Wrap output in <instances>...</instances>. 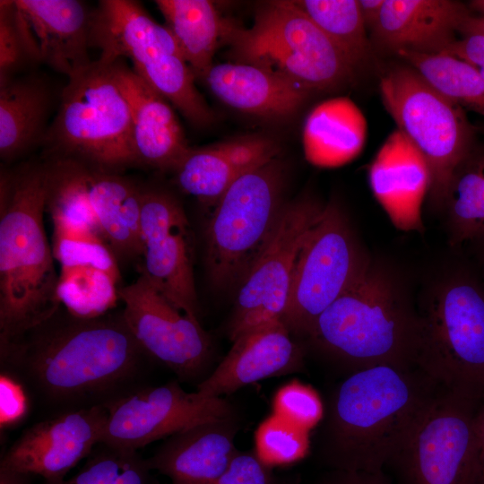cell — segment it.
<instances>
[{"mask_svg":"<svg viewBox=\"0 0 484 484\" xmlns=\"http://www.w3.org/2000/svg\"><path fill=\"white\" fill-rule=\"evenodd\" d=\"M0 353L49 402L84 407L138 387L150 358L122 310L82 317L63 306Z\"/></svg>","mask_w":484,"mask_h":484,"instance_id":"cell-1","label":"cell"},{"mask_svg":"<svg viewBox=\"0 0 484 484\" xmlns=\"http://www.w3.org/2000/svg\"><path fill=\"white\" fill-rule=\"evenodd\" d=\"M444 387L418 364H378L350 372L324 413L322 461L330 470L384 471Z\"/></svg>","mask_w":484,"mask_h":484,"instance_id":"cell-2","label":"cell"},{"mask_svg":"<svg viewBox=\"0 0 484 484\" xmlns=\"http://www.w3.org/2000/svg\"><path fill=\"white\" fill-rule=\"evenodd\" d=\"M45 212L44 161L1 169L0 349L62 306L59 275L44 229Z\"/></svg>","mask_w":484,"mask_h":484,"instance_id":"cell-3","label":"cell"},{"mask_svg":"<svg viewBox=\"0 0 484 484\" xmlns=\"http://www.w3.org/2000/svg\"><path fill=\"white\" fill-rule=\"evenodd\" d=\"M306 337L350 372L378 364H417L418 311L393 275L372 262Z\"/></svg>","mask_w":484,"mask_h":484,"instance_id":"cell-4","label":"cell"},{"mask_svg":"<svg viewBox=\"0 0 484 484\" xmlns=\"http://www.w3.org/2000/svg\"><path fill=\"white\" fill-rule=\"evenodd\" d=\"M222 40L236 63L252 65L309 91L351 82L356 70L294 1H271L245 28L226 19Z\"/></svg>","mask_w":484,"mask_h":484,"instance_id":"cell-5","label":"cell"},{"mask_svg":"<svg viewBox=\"0 0 484 484\" xmlns=\"http://www.w3.org/2000/svg\"><path fill=\"white\" fill-rule=\"evenodd\" d=\"M112 63L98 58L68 78L41 145L44 159L118 172L136 165L130 108Z\"/></svg>","mask_w":484,"mask_h":484,"instance_id":"cell-6","label":"cell"},{"mask_svg":"<svg viewBox=\"0 0 484 484\" xmlns=\"http://www.w3.org/2000/svg\"><path fill=\"white\" fill-rule=\"evenodd\" d=\"M91 47L99 59L112 63L128 58L133 70L174 106L192 125H210L214 115L176 39L140 2L101 0L92 11Z\"/></svg>","mask_w":484,"mask_h":484,"instance_id":"cell-7","label":"cell"},{"mask_svg":"<svg viewBox=\"0 0 484 484\" xmlns=\"http://www.w3.org/2000/svg\"><path fill=\"white\" fill-rule=\"evenodd\" d=\"M417 364L441 385L484 394V287L466 273L440 281L418 311Z\"/></svg>","mask_w":484,"mask_h":484,"instance_id":"cell-8","label":"cell"},{"mask_svg":"<svg viewBox=\"0 0 484 484\" xmlns=\"http://www.w3.org/2000/svg\"><path fill=\"white\" fill-rule=\"evenodd\" d=\"M285 170L276 158L238 178L213 204L205 264L217 289L238 285L272 237L286 203Z\"/></svg>","mask_w":484,"mask_h":484,"instance_id":"cell-9","label":"cell"},{"mask_svg":"<svg viewBox=\"0 0 484 484\" xmlns=\"http://www.w3.org/2000/svg\"><path fill=\"white\" fill-rule=\"evenodd\" d=\"M381 99L430 172V204L442 212L452 173L476 142L464 108L428 84L411 66L397 65L380 79Z\"/></svg>","mask_w":484,"mask_h":484,"instance_id":"cell-10","label":"cell"},{"mask_svg":"<svg viewBox=\"0 0 484 484\" xmlns=\"http://www.w3.org/2000/svg\"><path fill=\"white\" fill-rule=\"evenodd\" d=\"M480 399L444 387L388 465L401 484H484L475 416Z\"/></svg>","mask_w":484,"mask_h":484,"instance_id":"cell-11","label":"cell"},{"mask_svg":"<svg viewBox=\"0 0 484 484\" xmlns=\"http://www.w3.org/2000/svg\"><path fill=\"white\" fill-rule=\"evenodd\" d=\"M341 207L324 205L300 248L282 317L290 333L306 336L316 318L368 268Z\"/></svg>","mask_w":484,"mask_h":484,"instance_id":"cell-12","label":"cell"},{"mask_svg":"<svg viewBox=\"0 0 484 484\" xmlns=\"http://www.w3.org/2000/svg\"><path fill=\"white\" fill-rule=\"evenodd\" d=\"M323 206L311 198L285 204L272 237L238 284L229 326L231 341L282 321L300 248Z\"/></svg>","mask_w":484,"mask_h":484,"instance_id":"cell-13","label":"cell"},{"mask_svg":"<svg viewBox=\"0 0 484 484\" xmlns=\"http://www.w3.org/2000/svg\"><path fill=\"white\" fill-rule=\"evenodd\" d=\"M105 406L108 415L100 444L134 452L194 426L234 416L225 399L188 393L177 381L135 387Z\"/></svg>","mask_w":484,"mask_h":484,"instance_id":"cell-14","label":"cell"},{"mask_svg":"<svg viewBox=\"0 0 484 484\" xmlns=\"http://www.w3.org/2000/svg\"><path fill=\"white\" fill-rule=\"evenodd\" d=\"M125 320L144 352L186 381L199 378L212 356V342L200 322L171 304L140 271L118 289Z\"/></svg>","mask_w":484,"mask_h":484,"instance_id":"cell-15","label":"cell"},{"mask_svg":"<svg viewBox=\"0 0 484 484\" xmlns=\"http://www.w3.org/2000/svg\"><path fill=\"white\" fill-rule=\"evenodd\" d=\"M143 264L140 271L177 309L199 322L190 224L169 191L142 186Z\"/></svg>","mask_w":484,"mask_h":484,"instance_id":"cell-16","label":"cell"},{"mask_svg":"<svg viewBox=\"0 0 484 484\" xmlns=\"http://www.w3.org/2000/svg\"><path fill=\"white\" fill-rule=\"evenodd\" d=\"M105 404L70 409L26 429L8 448L0 467L56 483L100 444Z\"/></svg>","mask_w":484,"mask_h":484,"instance_id":"cell-17","label":"cell"},{"mask_svg":"<svg viewBox=\"0 0 484 484\" xmlns=\"http://www.w3.org/2000/svg\"><path fill=\"white\" fill-rule=\"evenodd\" d=\"M112 69L130 108L136 165L173 172L190 147L171 104L125 59L114 61Z\"/></svg>","mask_w":484,"mask_h":484,"instance_id":"cell-18","label":"cell"},{"mask_svg":"<svg viewBox=\"0 0 484 484\" xmlns=\"http://www.w3.org/2000/svg\"><path fill=\"white\" fill-rule=\"evenodd\" d=\"M232 342L218 367L198 384L200 394L220 397L246 385L298 371L303 365L302 350L282 321L248 331Z\"/></svg>","mask_w":484,"mask_h":484,"instance_id":"cell-19","label":"cell"},{"mask_svg":"<svg viewBox=\"0 0 484 484\" xmlns=\"http://www.w3.org/2000/svg\"><path fill=\"white\" fill-rule=\"evenodd\" d=\"M368 181L375 198L397 229L423 231L421 207L430 188V172L422 154L398 129L372 160Z\"/></svg>","mask_w":484,"mask_h":484,"instance_id":"cell-20","label":"cell"},{"mask_svg":"<svg viewBox=\"0 0 484 484\" xmlns=\"http://www.w3.org/2000/svg\"><path fill=\"white\" fill-rule=\"evenodd\" d=\"M279 151L276 141L261 134L190 148L172 172L174 181L183 193L213 206L233 183Z\"/></svg>","mask_w":484,"mask_h":484,"instance_id":"cell-21","label":"cell"},{"mask_svg":"<svg viewBox=\"0 0 484 484\" xmlns=\"http://www.w3.org/2000/svg\"><path fill=\"white\" fill-rule=\"evenodd\" d=\"M471 13L468 6L453 0H385L372 39L393 54L443 53L457 39L460 26Z\"/></svg>","mask_w":484,"mask_h":484,"instance_id":"cell-22","label":"cell"},{"mask_svg":"<svg viewBox=\"0 0 484 484\" xmlns=\"http://www.w3.org/2000/svg\"><path fill=\"white\" fill-rule=\"evenodd\" d=\"M237 431L234 416L194 426L169 436L146 462L171 484H215L238 453Z\"/></svg>","mask_w":484,"mask_h":484,"instance_id":"cell-23","label":"cell"},{"mask_svg":"<svg viewBox=\"0 0 484 484\" xmlns=\"http://www.w3.org/2000/svg\"><path fill=\"white\" fill-rule=\"evenodd\" d=\"M37 38L40 61L68 78L87 68L92 11L79 0H15Z\"/></svg>","mask_w":484,"mask_h":484,"instance_id":"cell-24","label":"cell"},{"mask_svg":"<svg viewBox=\"0 0 484 484\" xmlns=\"http://www.w3.org/2000/svg\"><path fill=\"white\" fill-rule=\"evenodd\" d=\"M203 80L225 105L269 120L290 118L311 94L281 76L243 63L213 65Z\"/></svg>","mask_w":484,"mask_h":484,"instance_id":"cell-25","label":"cell"},{"mask_svg":"<svg viewBox=\"0 0 484 484\" xmlns=\"http://www.w3.org/2000/svg\"><path fill=\"white\" fill-rule=\"evenodd\" d=\"M88 187L100 234L117 263L143 259L142 186L118 171L88 167Z\"/></svg>","mask_w":484,"mask_h":484,"instance_id":"cell-26","label":"cell"},{"mask_svg":"<svg viewBox=\"0 0 484 484\" xmlns=\"http://www.w3.org/2000/svg\"><path fill=\"white\" fill-rule=\"evenodd\" d=\"M53 95L35 74L14 77L0 85V157L5 162L42 145L50 123Z\"/></svg>","mask_w":484,"mask_h":484,"instance_id":"cell-27","label":"cell"},{"mask_svg":"<svg viewBox=\"0 0 484 484\" xmlns=\"http://www.w3.org/2000/svg\"><path fill=\"white\" fill-rule=\"evenodd\" d=\"M367 138V121L359 108L347 97L326 99L307 115L303 127L307 160L334 168L355 159Z\"/></svg>","mask_w":484,"mask_h":484,"instance_id":"cell-28","label":"cell"},{"mask_svg":"<svg viewBox=\"0 0 484 484\" xmlns=\"http://www.w3.org/2000/svg\"><path fill=\"white\" fill-rule=\"evenodd\" d=\"M155 4L195 78L203 80L213 65L226 19L208 0H156Z\"/></svg>","mask_w":484,"mask_h":484,"instance_id":"cell-29","label":"cell"},{"mask_svg":"<svg viewBox=\"0 0 484 484\" xmlns=\"http://www.w3.org/2000/svg\"><path fill=\"white\" fill-rule=\"evenodd\" d=\"M442 212L452 244L484 240V143L476 140L454 169Z\"/></svg>","mask_w":484,"mask_h":484,"instance_id":"cell-30","label":"cell"},{"mask_svg":"<svg viewBox=\"0 0 484 484\" xmlns=\"http://www.w3.org/2000/svg\"><path fill=\"white\" fill-rule=\"evenodd\" d=\"M442 95L484 117V79L468 62L446 53H396Z\"/></svg>","mask_w":484,"mask_h":484,"instance_id":"cell-31","label":"cell"},{"mask_svg":"<svg viewBox=\"0 0 484 484\" xmlns=\"http://www.w3.org/2000/svg\"><path fill=\"white\" fill-rule=\"evenodd\" d=\"M43 161L46 168V212L52 220L85 227L101 236L90 200L88 167L67 159H44Z\"/></svg>","mask_w":484,"mask_h":484,"instance_id":"cell-32","label":"cell"},{"mask_svg":"<svg viewBox=\"0 0 484 484\" xmlns=\"http://www.w3.org/2000/svg\"><path fill=\"white\" fill-rule=\"evenodd\" d=\"M294 3L329 38L357 71L372 56L358 0H299Z\"/></svg>","mask_w":484,"mask_h":484,"instance_id":"cell-33","label":"cell"},{"mask_svg":"<svg viewBox=\"0 0 484 484\" xmlns=\"http://www.w3.org/2000/svg\"><path fill=\"white\" fill-rule=\"evenodd\" d=\"M117 282L91 266L61 267L57 294L62 306L72 314L94 317L109 312L116 304Z\"/></svg>","mask_w":484,"mask_h":484,"instance_id":"cell-34","label":"cell"},{"mask_svg":"<svg viewBox=\"0 0 484 484\" xmlns=\"http://www.w3.org/2000/svg\"><path fill=\"white\" fill-rule=\"evenodd\" d=\"M52 222V252L61 267L91 266L120 280L118 263L99 234L58 220Z\"/></svg>","mask_w":484,"mask_h":484,"instance_id":"cell-35","label":"cell"},{"mask_svg":"<svg viewBox=\"0 0 484 484\" xmlns=\"http://www.w3.org/2000/svg\"><path fill=\"white\" fill-rule=\"evenodd\" d=\"M41 63L34 31L15 0L0 1V85L28 65Z\"/></svg>","mask_w":484,"mask_h":484,"instance_id":"cell-36","label":"cell"},{"mask_svg":"<svg viewBox=\"0 0 484 484\" xmlns=\"http://www.w3.org/2000/svg\"><path fill=\"white\" fill-rule=\"evenodd\" d=\"M73 477L52 484H148L151 471L134 451L102 445Z\"/></svg>","mask_w":484,"mask_h":484,"instance_id":"cell-37","label":"cell"},{"mask_svg":"<svg viewBox=\"0 0 484 484\" xmlns=\"http://www.w3.org/2000/svg\"><path fill=\"white\" fill-rule=\"evenodd\" d=\"M308 431L272 414L258 426L255 454L267 467L286 466L303 459L309 450Z\"/></svg>","mask_w":484,"mask_h":484,"instance_id":"cell-38","label":"cell"},{"mask_svg":"<svg viewBox=\"0 0 484 484\" xmlns=\"http://www.w3.org/2000/svg\"><path fill=\"white\" fill-rule=\"evenodd\" d=\"M272 406L273 414L307 431L316 426L324 413L318 393L298 381L281 387L275 393Z\"/></svg>","mask_w":484,"mask_h":484,"instance_id":"cell-39","label":"cell"},{"mask_svg":"<svg viewBox=\"0 0 484 484\" xmlns=\"http://www.w3.org/2000/svg\"><path fill=\"white\" fill-rule=\"evenodd\" d=\"M215 484H275V479L255 454L238 452Z\"/></svg>","mask_w":484,"mask_h":484,"instance_id":"cell-40","label":"cell"},{"mask_svg":"<svg viewBox=\"0 0 484 484\" xmlns=\"http://www.w3.org/2000/svg\"><path fill=\"white\" fill-rule=\"evenodd\" d=\"M1 392V425L6 426L19 420L26 411V399L21 386L15 380L2 374Z\"/></svg>","mask_w":484,"mask_h":484,"instance_id":"cell-41","label":"cell"},{"mask_svg":"<svg viewBox=\"0 0 484 484\" xmlns=\"http://www.w3.org/2000/svg\"><path fill=\"white\" fill-rule=\"evenodd\" d=\"M473 65L484 79V35L469 34L456 39L445 52Z\"/></svg>","mask_w":484,"mask_h":484,"instance_id":"cell-42","label":"cell"},{"mask_svg":"<svg viewBox=\"0 0 484 484\" xmlns=\"http://www.w3.org/2000/svg\"><path fill=\"white\" fill-rule=\"evenodd\" d=\"M316 484H391L385 471L330 470Z\"/></svg>","mask_w":484,"mask_h":484,"instance_id":"cell-43","label":"cell"},{"mask_svg":"<svg viewBox=\"0 0 484 484\" xmlns=\"http://www.w3.org/2000/svg\"><path fill=\"white\" fill-rule=\"evenodd\" d=\"M358 2L365 26L372 30L380 19L385 0H358Z\"/></svg>","mask_w":484,"mask_h":484,"instance_id":"cell-44","label":"cell"},{"mask_svg":"<svg viewBox=\"0 0 484 484\" xmlns=\"http://www.w3.org/2000/svg\"><path fill=\"white\" fill-rule=\"evenodd\" d=\"M459 32L463 35L469 34H482L484 35V16L468 15L462 25L460 26Z\"/></svg>","mask_w":484,"mask_h":484,"instance_id":"cell-45","label":"cell"},{"mask_svg":"<svg viewBox=\"0 0 484 484\" xmlns=\"http://www.w3.org/2000/svg\"><path fill=\"white\" fill-rule=\"evenodd\" d=\"M475 426L480 449L481 462L484 474V394L481 397L477 409L475 416Z\"/></svg>","mask_w":484,"mask_h":484,"instance_id":"cell-46","label":"cell"},{"mask_svg":"<svg viewBox=\"0 0 484 484\" xmlns=\"http://www.w3.org/2000/svg\"><path fill=\"white\" fill-rule=\"evenodd\" d=\"M30 475L0 467V484H29Z\"/></svg>","mask_w":484,"mask_h":484,"instance_id":"cell-47","label":"cell"},{"mask_svg":"<svg viewBox=\"0 0 484 484\" xmlns=\"http://www.w3.org/2000/svg\"><path fill=\"white\" fill-rule=\"evenodd\" d=\"M469 9L474 10L475 12H478L484 16V0H473L471 1L468 4Z\"/></svg>","mask_w":484,"mask_h":484,"instance_id":"cell-48","label":"cell"},{"mask_svg":"<svg viewBox=\"0 0 484 484\" xmlns=\"http://www.w3.org/2000/svg\"><path fill=\"white\" fill-rule=\"evenodd\" d=\"M483 259H484V255H483Z\"/></svg>","mask_w":484,"mask_h":484,"instance_id":"cell-49","label":"cell"}]
</instances>
